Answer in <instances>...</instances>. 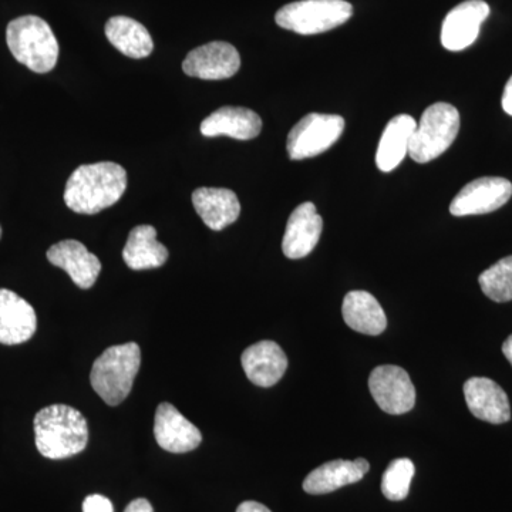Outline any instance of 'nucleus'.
<instances>
[{"label": "nucleus", "mask_w": 512, "mask_h": 512, "mask_svg": "<svg viewBox=\"0 0 512 512\" xmlns=\"http://www.w3.org/2000/svg\"><path fill=\"white\" fill-rule=\"evenodd\" d=\"M127 190V173L113 161L80 165L70 175L64 202L77 214L94 215L113 207Z\"/></svg>", "instance_id": "f257e3e1"}, {"label": "nucleus", "mask_w": 512, "mask_h": 512, "mask_svg": "<svg viewBox=\"0 0 512 512\" xmlns=\"http://www.w3.org/2000/svg\"><path fill=\"white\" fill-rule=\"evenodd\" d=\"M36 447L49 460H64L82 453L89 443V426L79 410L53 404L40 410L33 421Z\"/></svg>", "instance_id": "f03ea898"}, {"label": "nucleus", "mask_w": 512, "mask_h": 512, "mask_svg": "<svg viewBox=\"0 0 512 512\" xmlns=\"http://www.w3.org/2000/svg\"><path fill=\"white\" fill-rule=\"evenodd\" d=\"M140 365L141 350L137 343H124L104 350L90 373L94 392L109 406H119L133 389Z\"/></svg>", "instance_id": "7ed1b4c3"}, {"label": "nucleus", "mask_w": 512, "mask_h": 512, "mask_svg": "<svg viewBox=\"0 0 512 512\" xmlns=\"http://www.w3.org/2000/svg\"><path fill=\"white\" fill-rule=\"evenodd\" d=\"M6 42L13 57L35 73H49L59 59V43L49 23L37 16L12 20Z\"/></svg>", "instance_id": "20e7f679"}, {"label": "nucleus", "mask_w": 512, "mask_h": 512, "mask_svg": "<svg viewBox=\"0 0 512 512\" xmlns=\"http://www.w3.org/2000/svg\"><path fill=\"white\" fill-rule=\"evenodd\" d=\"M460 131V113L451 104H433L424 111L414 128L409 154L416 163L426 164L446 153Z\"/></svg>", "instance_id": "39448f33"}, {"label": "nucleus", "mask_w": 512, "mask_h": 512, "mask_svg": "<svg viewBox=\"0 0 512 512\" xmlns=\"http://www.w3.org/2000/svg\"><path fill=\"white\" fill-rule=\"evenodd\" d=\"M353 6L345 0H299L276 12V25L298 35L329 32L348 22Z\"/></svg>", "instance_id": "423d86ee"}, {"label": "nucleus", "mask_w": 512, "mask_h": 512, "mask_svg": "<svg viewBox=\"0 0 512 512\" xmlns=\"http://www.w3.org/2000/svg\"><path fill=\"white\" fill-rule=\"evenodd\" d=\"M345 130V119L336 114L311 113L303 117L286 141L291 160H305L329 150Z\"/></svg>", "instance_id": "0eeeda50"}, {"label": "nucleus", "mask_w": 512, "mask_h": 512, "mask_svg": "<svg viewBox=\"0 0 512 512\" xmlns=\"http://www.w3.org/2000/svg\"><path fill=\"white\" fill-rule=\"evenodd\" d=\"M369 389L377 406L387 414L409 413L416 404V389L409 373L399 366L376 367L370 373Z\"/></svg>", "instance_id": "6e6552de"}, {"label": "nucleus", "mask_w": 512, "mask_h": 512, "mask_svg": "<svg viewBox=\"0 0 512 512\" xmlns=\"http://www.w3.org/2000/svg\"><path fill=\"white\" fill-rule=\"evenodd\" d=\"M512 197L511 181L501 177H483L471 181L450 204L454 217L490 214L504 207Z\"/></svg>", "instance_id": "1a4fd4ad"}, {"label": "nucleus", "mask_w": 512, "mask_h": 512, "mask_svg": "<svg viewBox=\"0 0 512 512\" xmlns=\"http://www.w3.org/2000/svg\"><path fill=\"white\" fill-rule=\"evenodd\" d=\"M490 15L484 0H467L451 9L441 28V45L450 52H461L476 42L481 25Z\"/></svg>", "instance_id": "9d476101"}, {"label": "nucleus", "mask_w": 512, "mask_h": 512, "mask_svg": "<svg viewBox=\"0 0 512 512\" xmlns=\"http://www.w3.org/2000/svg\"><path fill=\"white\" fill-rule=\"evenodd\" d=\"M241 67V56L227 42H211L188 53L183 62L187 76L202 80H224L235 76Z\"/></svg>", "instance_id": "9b49d317"}, {"label": "nucleus", "mask_w": 512, "mask_h": 512, "mask_svg": "<svg viewBox=\"0 0 512 512\" xmlns=\"http://www.w3.org/2000/svg\"><path fill=\"white\" fill-rule=\"evenodd\" d=\"M154 437L158 446L173 454L190 453L202 441L201 431L170 403L157 407Z\"/></svg>", "instance_id": "f8f14e48"}, {"label": "nucleus", "mask_w": 512, "mask_h": 512, "mask_svg": "<svg viewBox=\"0 0 512 512\" xmlns=\"http://www.w3.org/2000/svg\"><path fill=\"white\" fill-rule=\"evenodd\" d=\"M47 259L66 271L80 289L93 288L101 272L100 259L76 239L57 242L47 251Z\"/></svg>", "instance_id": "ddd939ff"}, {"label": "nucleus", "mask_w": 512, "mask_h": 512, "mask_svg": "<svg viewBox=\"0 0 512 512\" xmlns=\"http://www.w3.org/2000/svg\"><path fill=\"white\" fill-rule=\"evenodd\" d=\"M35 309L26 299L9 289H0V343L22 345L36 333Z\"/></svg>", "instance_id": "4468645a"}, {"label": "nucleus", "mask_w": 512, "mask_h": 512, "mask_svg": "<svg viewBox=\"0 0 512 512\" xmlns=\"http://www.w3.org/2000/svg\"><path fill=\"white\" fill-rule=\"evenodd\" d=\"M464 397L468 409L477 419L491 424H503L511 419L507 393L494 380L487 377H471L464 384Z\"/></svg>", "instance_id": "2eb2a0df"}, {"label": "nucleus", "mask_w": 512, "mask_h": 512, "mask_svg": "<svg viewBox=\"0 0 512 512\" xmlns=\"http://www.w3.org/2000/svg\"><path fill=\"white\" fill-rule=\"evenodd\" d=\"M323 220L312 202L296 207L286 224L282 251L289 259H302L311 254L322 235Z\"/></svg>", "instance_id": "dca6fc26"}, {"label": "nucleus", "mask_w": 512, "mask_h": 512, "mask_svg": "<svg viewBox=\"0 0 512 512\" xmlns=\"http://www.w3.org/2000/svg\"><path fill=\"white\" fill-rule=\"evenodd\" d=\"M242 367L249 382L259 387L275 386L288 369V357L278 343L262 340L244 350Z\"/></svg>", "instance_id": "f3484780"}, {"label": "nucleus", "mask_w": 512, "mask_h": 512, "mask_svg": "<svg viewBox=\"0 0 512 512\" xmlns=\"http://www.w3.org/2000/svg\"><path fill=\"white\" fill-rule=\"evenodd\" d=\"M191 198L195 211L212 231L229 227L241 214L237 194L227 188H198Z\"/></svg>", "instance_id": "a211bd4d"}, {"label": "nucleus", "mask_w": 512, "mask_h": 512, "mask_svg": "<svg viewBox=\"0 0 512 512\" xmlns=\"http://www.w3.org/2000/svg\"><path fill=\"white\" fill-rule=\"evenodd\" d=\"M202 136H227L235 140H252L262 130V120L255 111L245 107H221L201 123Z\"/></svg>", "instance_id": "6ab92c4d"}, {"label": "nucleus", "mask_w": 512, "mask_h": 512, "mask_svg": "<svg viewBox=\"0 0 512 512\" xmlns=\"http://www.w3.org/2000/svg\"><path fill=\"white\" fill-rule=\"evenodd\" d=\"M370 464L365 458L355 461L335 460L315 468L303 481V490L308 494L333 493L346 485L359 483L369 473Z\"/></svg>", "instance_id": "aec40b11"}, {"label": "nucleus", "mask_w": 512, "mask_h": 512, "mask_svg": "<svg viewBox=\"0 0 512 512\" xmlns=\"http://www.w3.org/2000/svg\"><path fill=\"white\" fill-rule=\"evenodd\" d=\"M342 315L350 329L363 335H382L387 328L386 313L375 296L369 292H349L343 301Z\"/></svg>", "instance_id": "412c9836"}, {"label": "nucleus", "mask_w": 512, "mask_h": 512, "mask_svg": "<svg viewBox=\"0 0 512 512\" xmlns=\"http://www.w3.org/2000/svg\"><path fill=\"white\" fill-rule=\"evenodd\" d=\"M417 121L409 114H400L387 123L377 147L376 164L383 173L399 167L409 154L410 140Z\"/></svg>", "instance_id": "4be33fe9"}, {"label": "nucleus", "mask_w": 512, "mask_h": 512, "mask_svg": "<svg viewBox=\"0 0 512 512\" xmlns=\"http://www.w3.org/2000/svg\"><path fill=\"white\" fill-rule=\"evenodd\" d=\"M123 259L133 271L156 269L167 262L168 249L158 242L156 228L151 225H138L128 235Z\"/></svg>", "instance_id": "5701e85b"}, {"label": "nucleus", "mask_w": 512, "mask_h": 512, "mask_svg": "<svg viewBox=\"0 0 512 512\" xmlns=\"http://www.w3.org/2000/svg\"><path fill=\"white\" fill-rule=\"evenodd\" d=\"M104 30L111 45L124 56L131 59H144L153 53V37L137 20L127 16H114L106 23Z\"/></svg>", "instance_id": "b1692460"}, {"label": "nucleus", "mask_w": 512, "mask_h": 512, "mask_svg": "<svg viewBox=\"0 0 512 512\" xmlns=\"http://www.w3.org/2000/svg\"><path fill=\"white\" fill-rule=\"evenodd\" d=\"M481 291L491 301L504 303L512 301V256L500 259L478 278Z\"/></svg>", "instance_id": "393cba45"}, {"label": "nucleus", "mask_w": 512, "mask_h": 512, "mask_svg": "<svg viewBox=\"0 0 512 512\" xmlns=\"http://www.w3.org/2000/svg\"><path fill=\"white\" fill-rule=\"evenodd\" d=\"M414 473L416 468L410 458H397L392 461L382 478L384 497L390 501H403L409 495Z\"/></svg>", "instance_id": "a878e982"}, {"label": "nucleus", "mask_w": 512, "mask_h": 512, "mask_svg": "<svg viewBox=\"0 0 512 512\" xmlns=\"http://www.w3.org/2000/svg\"><path fill=\"white\" fill-rule=\"evenodd\" d=\"M83 512H114V507L109 498L93 494L83 501Z\"/></svg>", "instance_id": "bb28decb"}, {"label": "nucleus", "mask_w": 512, "mask_h": 512, "mask_svg": "<svg viewBox=\"0 0 512 512\" xmlns=\"http://www.w3.org/2000/svg\"><path fill=\"white\" fill-rule=\"evenodd\" d=\"M124 512H154L153 505L146 498H137L127 505Z\"/></svg>", "instance_id": "cd10ccee"}, {"label": "nucleus", "mask_w": 512, "mask_h": 512, "mask_svg": "<svg viewBox=\"0 0 512 512\" xmlns=\"http://www.w3.org/2000/svg\"><path fill=\"white\" fill-rule=\"evenodd\" d=\"M237 512H272L264 504L256 503V501H244L239 505Z\"/></svg>", "instance_id": "c85d7f7f"}, {"label": "nucleus", "mask_w": 512, "mask_h": 512, "mask_svg": "<svg viewBox=\"0 0 512 512\" xmlns=\"http://www.w3.org/2000/svg\"><path fill=\"white\" fill-rule=\"evenodd\" d=\"M503 109L505 113L512 116V76L510 77V80H508V83L505 84L503 94Z\"/></svg>", "instance_id": "c756f323"}, {"label": "nucleus", "mask_w": 512, "mask_h": 512, "mask_svg": "<svg viewBox=\"0 0 512 512\" xmlns=\"http://www.w3.org/2000/svg\"><path fill=\"white\" fill-rule=\"evenodd\" d=\"M503 353L504 356L507 357L508 362H510L512 366V335L510 336V338L505 340L503 345Z\"/></svg>", "instance_id": "7c9ffc66"}, {"label": "nucleus", "mask_w": 512, "mask_h": 512, "mask_svg": "<svg viewBox=\"0 0 512 512\" xmlns=\"http://www.w3.org/2000/svg\"><path fill=\"white\" fill-rule=\"evenodd\" d=\"M0 238H2V227H0Z\"/></svg>", "instance_id": "2f4dec72"}]
</instances>
